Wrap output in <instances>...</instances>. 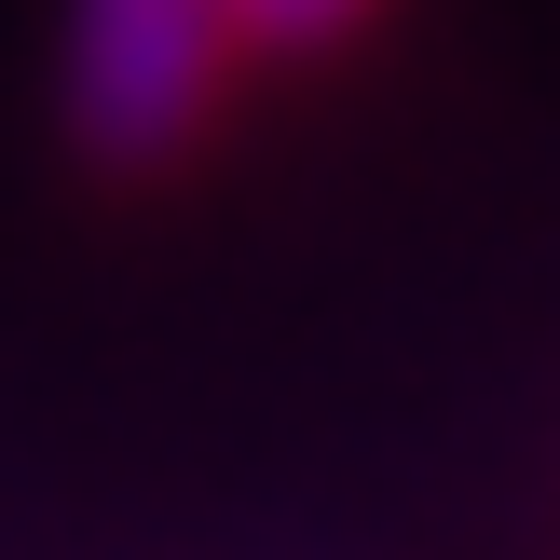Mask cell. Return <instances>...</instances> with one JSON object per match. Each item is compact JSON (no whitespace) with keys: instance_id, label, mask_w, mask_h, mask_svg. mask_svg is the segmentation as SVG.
I'll list each match as a JSON object with an SVG mask.
<instances>
[{"instance_id":"1","label":"cell","mask_w":560,"mask_h":560,"mask_svg":"<svg viewBox=\"0 0 560 560\" xmlns=\"http://www.w3.org/2000/svg\"><path fill=\"white\" fill-rule=\"evenodd\" d=\"M246 14L233 0H82L69 14V109L96 151H164L219 96Z\"/></svg>"},{"instance_id":"2","label":"cell","mask_w":560,"mask_h":560,"mask_svg":"<svg viewBox=\"0 0 560 560\" xmlns=\"http://www.w3.org/2000/svg\"><path fill=\"white\" fill-rule=\"evenodd\" d=\"M233 14H246V42H328L355 0H233Z\"/></svg>"}]
</instances>
